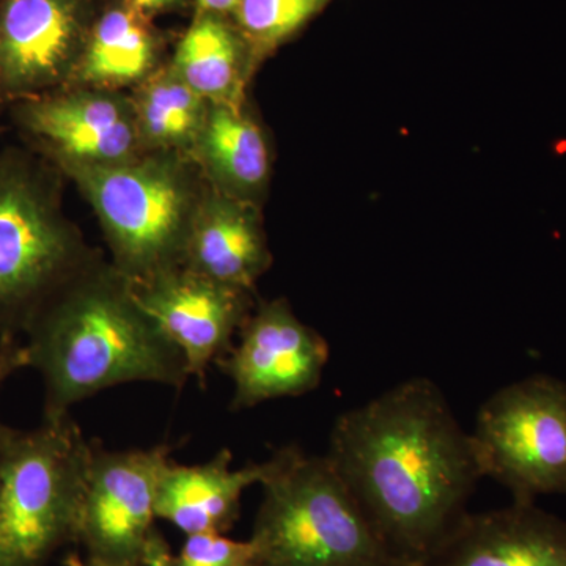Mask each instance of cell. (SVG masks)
<instances>
[{
  "label": "cell",
  "instance_id": "5",
  "mask_svg": "<svg viewBox=\"0 0 566 566\" xmlns=\"http://www.w3.org/2000/svg\"><path fill=\"white\" fill-rule=\"evenodd\" d=\"M91 452L71 415L32 430L0 422V566H46L80 542Z\"/></svg>",
  "mask_w": 566,
  "mask_h": 566
},
{
  "label": "cell",
  "instance_id": "7",
  "mask_svg": "<svg viewBox=\"0 0 566 566\" xmlns=\"http://www.w3.org/2000/svg\"><path fill=\"white\" fill-rule=\"evenodd\" d=\"M472 439L483 475L535 504L566 494V382L535 375L497 390L476 415Z\"/></svg>",
  "mask_w": 566,
  "mask_h": 566
},
{
  "label": "cell",
  "instance_id": "28",
  "mask_svg": "<svg viewBox=\"0 0 566 566\" xmlns=\"http://www.w3.org/2000/svg\"><path fill=\"white\" fill-rule=\"evenodd\" d=\"M0 2H2V0H0Z\"/></svg>",
  "mask_w": 566,
  "mask_h": 566
},
{
  "label": "cell",
  "instance_id": "18",
  "mask_svg": "<svg viewBox=\"0 0 566 566\" xmlns=\"http://www.w3.org/2000/svg\"><path fill=\"white\" fill-rule=\"evenodd\" d=\"M256 62L232 18L196 13L170 66L208 103L237 104Z\"/></svg>",
  "mask_w": 566,
  "mask_h": 566
},
{
  "label": "cell",
  "instance_id": "4",
  "mask_svg": "<svg viewBox=\"0 0 566 566\" xmlns=\"http://www.w3.org/2000/svg\"><path fill=\"white\" fill-rule=\"evenodd\" d=\"M177 153L148 151L115 166H62L102 222L112 264L139 285L185 263L205 189Z\"/></svg>",
  "mask_w": 566,
  "mask_h": 566
},
{
  "label": "cell",
  "instance_id": "23",
  "mask_svg": "<svg viewBox=\"0 0 566 566\" xmlns=\"http://www.w3.org/2000/svg\"><path fill=\"white\" fill-rule=\"evenodd\" d=\"M170 558H172V553H170L169 545L156 528L151 536L150 546H148L145 566H170Z\"/></svg>",
  "mask_w": 566,
  "mask_h": 566
},
{
  "label": "cell",
  "instance_id": "2",
  "mask_svg": "<svg viewBox=\"0 0 566 566\" xmlns=\"http://www.w3.org/2000/svg\"><path fill=\"white\" fill-rule=\"evenodd\" d=\"M29 367L44 386L43 420L128 382L182 389L188 365L137 301L129 279L96 255L63 283L24 331Z\"/></svg>",
  "mask_w": 566,
  "mask_h": 566
},
{
  "label": "cell",
  "instance_id": "1",
  "mask_svg": "<svg viewBox=\"0 0 566 566\" xmlns=\"http://www.w3.org/2000/svg\"><path fill=\"white\" fill-rule=\"evenodd\" d=\"M327 460L398 566H419L485 479L444 392L411 378L335 420Z\"/></svg>",
  "mask_w": 566,
  "mask_h": 566
},
{
  "label": "cell",
  "instance_id": "14",
  "mask_svg": "<svg viewBox=\"0 0 566 566\" xmlns=\"http://www.w3.org/2000/svg\"><path fill=\"white\" fill-rule=\"evenodd\" d=\"M232 452L222 449L202 464L164 465L156 491V517L180 528L182 534H227L240 520L241 497L249 486L262 485L273 474L275 453L263 463L232 469Z\"/></svg>",
  "mask_w": 566,
  "mask_h": 566
},
{
  "label": "cell",
  "instance_id": "9",
  "mask_svg": "<svg viewBox=\"0 0 566 566\" xmlns=\"http://www.w3.org/2000/svg\"><path fill=\"white\" fill-rule=\"evenodd\" d=\"M95 17L92 0H2L0 102L70 87Z\"/></svg>",
  "mask_w": 566,
  "mask_h": 566
},
{
  "label": "cell",
  "instance_id": "21",
  "mask_svg": "<svg viewBox=\"0 0 566 566\" xmlns=\"http://www.w3.org/2000/svg\"><path fill=\"white\" fill-rule=\"evenodd\" d=\"M251 565H255V547L251 539L237 542L218 532L186 535L180 553L170 558V566Z\"/></svg>",
  "mask_w": 566,
  "mask_h": 566
},
{
  "label": "cell",
  "instance_id": "19",
  "mask_svg": "<svg viewBox=\"0 0 566 566\" xmlns=\"http://www.w3.org/2000/svg\"><path fill=\"white\" fill-rule=\"evenodd\" d=\"M132 98L142 140L148 151L177 153L191 159L210 103L192 91L172 66H159Z\"/></svg>",
  "mask_w": 566,
  "mask_h": 566
},
{
  "label": "cell",
  "instance_id": "13",
  "mask_svg": "<svg viewBox=\"0 0 566 566\" xmlns=\"http://www.w3.org/2000/svg\"><path fill=\"white\" fill-rule=\"evenodd\" d=\"M419 566H566V520L521 502L468 513Z\"/></svg>",
  "mask_w": 566,
  "mask_h": 566
},
{
  "label": "cell",
  "instance_id": "3",
  "mask_svg": "<svg viewBox=\"0 0 566 566\" xmlns=\"http://www.w3.org/2000/svg\"><path fill=\"white\" fill-rule=\"evenodd\" d=\"M274 453L249 538L256 566H398L326 455Z\"/></svg>",
  "mask_w": 566,
  "mask_h": 566
},
{
  "label": "cell",
  "instance_id": "12",
  "mask_svg": "<svg viewBox=\"0 0 566 566\" xmlns=\"http://www.w3.org/2000/svg\"><path fill=\"white\" fill-rule=\"evenodd\" d=\"M133 286L142 307L180 348L189 376L202 385L210 365L232 352L234 335L253 312L252 292L185 264Z\"/></svg>",
  "mask_w": 566,
  "mask_h": 566
},
{
  "label": "cell",
  "instance_id": "20",
  "mask_svg": "<svg viewBox=\"0 0 566 566\" xmlns=\"http://www.w3.org/2000/svg\"><path fill=\"white\" fill-rule=\"evenodd\" d=\"M329 0H240L232 14L238 31L262 61L301 31Z\"/></svg>",
  "mask_w": 566,
  "mask_h": 566
},
{
  "label": "cell",
  "instance_id": "24",
  "mask_svg": "<svg viewBox=\"0 0 566 566\" xmlns=\"http://www.w3.org/2000/svg\"><path fill=\"white\" fill-rule=\"evenodd\" d=\"M128 2L132 3L134 9L139 10L148 18L180 9L182 6V0H128Z\"/></svg>",
  "mask_w": 566,
  "mask_h": 566
},
{
  "label": "cell",
  "instance_id": "10",
  "mask_svg": "<svg viewBox=\"0 0 566 566\" xmlns=\"http://www.w3.org/2000/svg\"><path fill=\"white\" fill-rule=\"evenodd\" d=\"M238 335V345L216 364L232 379V411L275 398L300 397L322 382L329 345L294 315L289 301L260 304Z\"/></svg>",
  "mask_w": 566,
  "mask_h": 566
},
{
  "label": "cell",
  "instance_id": "8",
  "mask_svg": "<svg viewBox=\"0 0 566 566\" xmlns=\"http://www.w3.org/2000/svg\"><path fill=\"white\" fill-rule=\"evenodd\" d=\"M172 447L107 450L92 442L80 542L88 564L145 566L156 532V491Z\"/></svg>",
  "mask_w": 566,
  "mask_h": 566
},
{
  "label": "cell",
  "instance_id": "15",
  "mask_svg": "<svg viewBox=\"0 0 566 566\" xmlns=\"http://www.w3.org/2000/svg\"><path fill=\"white\" fill-rule=\"evenodd\" d=\"M182 264L223 285L253 292L271 266L256 203L208 186L193 216Z\"/></svg>",
  "mask_w": 566,
  "mask_h": 566
},
{
  "label": "cell",
  "instance_id": "17",
  "mask_svg": "<svg viewBox=\"0 0 566 566\" xmlns=\"http://www.w3.org/2000/svg\"><path fill=\"white\" fill-rule=\"evenodd\" d=\"M212 188L255 203L271 174L270 145L244 103H210L191 153Z\"/></svg>",
  "mask_w": 566,
  "mask_h": 566
},
{
  "label": "cell",
  "instance_id": "6",
  "mask_svg": "<svg viewBox=\"0 0 566 566\" xmlns=\"http://www.w3.org/2000/svg\"><path fill=\"white\" fill-rule=\"evenodd\" d=\"M96 255L44 174L18 156L0 159V337L24 334L41 305Z\"/></svg>",
  "mask_w": 566,
  "mask_h": 566
},
{
  "label": "cell",
  "instance_id": "25",
  "mask_svg": "<svg viewBox=\"0 0 566 566\" xmlns=\"http://www.w3.org/2000/svg\"><path fill=\"white\" fill-rule=\"evenodd\" d=\"M196 13L218 14V17L232 18L240 0H193Z\"/></svg>",
  "mask_w": 566,
  "mask_h": 566
},
{
  "label": "cell",
  "instance_id": "11",
  "mask_svg": "<svg viewBox=\"0 0 566 566\" xmlns=\"http://www.w3.org/2000/svg\"><path fill=\"white\" fill-rule=\"evenodd\" d=\"M18 125L59 166H115L148 153L132 98L69 87L17 103Z\"/></svg>",
  "mask_w": 566,
  "mask_h": 566
},
{
  "label": "cell",
  "instance_id": "22",
  "mask_svg": "<svg viewBox=\"0 0 566 566\" xmlns=\"http://www.w3.org/2000/svg\"><path fill=\"white\" fill-rule=\"evenodd\" d=\"M29 367V353L25 344L17 337H0V387L21 368Z\"/></svg>",
  "mask_w": 566,
  "mask_h": 566
},
{
  "label": "cell",
  "instance_id": "26",
  "mask_svg": "<svg viewBox=\"0 0 566 566\" xmlns=\"http://www.w3.org/2000/svg\"><path fill=\"white\" fill-rule=\"evenodd\" d=\"M63 566H98V565L84 564V562L81 560V558H80V556H77V554H69V556H66L65 560H63Z\"/></svg>",
  "mask_w": 566,
  "mask_h": 566
},
{
  "label": "cell",
  "instance_id": "16",
  "mask_svg": "<svg viewBox=\"0 0 566 566\" xmlns=\"http://www.w3.org/2000/svg\"><path fill=\"white\" fill-rule=\"evenodd\" d=\"M161 36L128 0L96 14L70 87L122 92L159 69ZM69 88V87H66Z\"/></svg>",
  "mask_w": 566,
  "mask_h": 566
},
{
  "label": "cell",
  "instance_id": "27",
  "mask_svg": "<svg viewBox=\"0 0 566 566\" xmlns=\"http://www.w3.org/2000/svg\"><path fill=\"white\" fill-rule=\"evenodd\" d=\"M251 566H256V565H251Z\"/></svg>",
  "mask_w": 566,
  "mask_h": 566
}]
</instances>
